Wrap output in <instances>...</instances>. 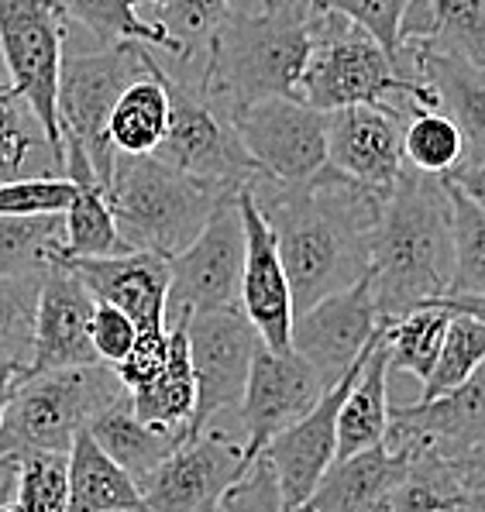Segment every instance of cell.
<instances>
[{
    "label": "cell",
    "mask_w": 485,
    "mask_h": 512,
    "mask_svg": "<svg viewBox=\"0 0 485 512\" xmlns=\"http://www.w3.org/2000/svg\"><path fill=\"white\" fill-rule=\"evenodd\" d=\"M241 272H245V220L238 196L224 203L197 241L169 258L166 327H179L193 313L234 310L241 306Z\"/></svg>",
    "instance_id": "obj_10"
},
{
    "label": "cell",
    "mask_w": 485,
    "mask_h": 512,
    "mask_svg": "<svg viewBox=\"0 0 485 512\" xmlns=\"http://www.w3.org/2000/svg\"><path fill=\"white\" fill-rule=\"evenodd\" d=\"M45 269H49V265H45ZM45 269L4 275V279H0V361L31 365L38 296H42Z\"/></svg>",
    "instance_id": "obj_35"
},
{
    "label": "cell",
    "mask_w": 485,
    "mask_h": 512,
    "mask_svg": "<svg viewBox=\"0 0 485 512\" xmlns=\"http://www.w3.org/2000/svg\"><path fill=\"white\" fill-rule=\"evenodd\" d=\"M166 361H169V327L138 330L135 348L117 365V375H121V382L128 385V392H131V389H138V385H145L148 378L159 375Z\"/></svg>",
    "instance_id": "obj_45"
},
{
    "label": "cell",
    "mask_w": 485,
    "mask_h": 512,
    "mask_svg": "<svg viewBox=\"0 0 485 512\" xmlns=\"http://www.w3.org/2000/svg\"><path fill=\"white\" fill-rule=\"evenodd\" d=\"M76 189L66 176H31L0 183V217L66 214Z\"/></svg>",
    "instance_id": "obj_42"
},
{
    "label": "cell",
    "mask_w": 485,
    "mask_h": 512,
    "mask_svg": "<svg viewBox=\"0 0 485 512\" xmlns=\"http://www.w3.org/2000/svg\"><path fill=\"white\" fill-rule=\"evenodd\" d=\"M11 506L21 512H69V454L42 451L18 458Z\"/></svg>",
    "instance_id": "obj_39"
},
{
    "label": "cell",
    "mask_w": 485,
    "mask_h": 512,
    "mask_svg": "<svg viewBox=\"0 0 485 512\" xmlns=\"http://www.w3.org/2000/svg\"><path fill=\"white\" fill-rule=\"evenodd\" d=\"M296 97L324 114L358 104L400 107L396 97L417 110H437L434 90L420 76L403 73L369 31L334 11L324 14Z\"/></svg>",
    "instance_id": "obj_5"
},
{
    "label": "cell",
    "mask_w": 485,
    "mask_h": 512,
    "mask_svg": "<svg viewBox=\"0 0 485 512\" xmlns=\"http://www.w3.org/2000/svg\"><path fill=\"white\" fill-rule=\"evenodd\" d=\"M25 378H28V365H21V361H0V423H4L7 406H11L14 392L21 389Z\"/></svg>",
    "instance_id": "obj_48"
},
{
    "label": "cell",
    "mask_w": 485,
    "mask_h": 512,
    "mask_svg": "<svg viewBox=\"0 0 485 512\" xmlns=\"http://www.w3.org/2000/svg\"><path fill=\"white\" fill-rule=\"evenodd\" d=\"M66 25L69 18L56 0H0V59L62 155L66 138L59 121V73Z\"/></svg>",
    "instance_id": "obj_8"
},
{
    "label": "cell",
    "mask_w": 485,
    "mask_h": 512,
    "mask_svg": "<svg viewBox=\"0 0 485 512\" xmlns=\"http://www.w3.org/2000/svg\"><path fill=\"white\" fill-rule=\"evenodd\" d=\"M448 327L451 310H441V306H420L400 320H389V368L413 375L424 385L441 358Z\"/></svg>",
    "instance_id": "obj_34"
},
{
    "label": "cell",
    "mask_w": 485,
    "mask_h": 512,
    "mask_svg": "<svg viewBox=\"0 0 485 512\" xmlns=\"http://www.w3.org/2000/svg\"><path fill=\"white\" fill-rule=\"evenodd\" d=\"M135 4H152V7H159V4H166V0H135Z\"/></svg>",
    "instance_id": "obj_52"
},
{
    "label": "cell",
    "mask_w": 485,
    "mask_h": 512,
    "mask_svg": "<svg viewBox=\"0 0 485 512\" xmlns=\"http://www.w3.org/2000/svg\"><path fill=\"white\" fill-rule=\"evenodd\" d=\"M320 4H324L327 11L341 14V18L355 21L358 28L369 31L375 42L386 49L389 59L403 69L400 31H403V21H406V14H410L413 0H320Z\"/></svg>",
    "instance_id": "obj_41"
},
{
    "label": "cell",
    "mask_w": 485,
    "mask_h": 512,
    "mask_svg": "<svg viewBox=\"0 0 485 512\" xmlns=\"http://www.w3.org/2000/svg\"><path fill=\"white\" fill-rule=\"evenodd\" d=\"M62 138H66V179L73 183L76 196L66 214H62V220H66V238H62L59 255H76V258L124 255L131 248L124 244L121 231L114 224L107 186L100 183L97 169H93L90 155H86L80 141L73 135H62Z\"/></svg>",
    "instance_id": "obj_24"
},
{
    "label": "cell",
    "mask_w": 485,
    "mask_h": 512,
    "mask_svg": "<svg viewBox=\"0 0 485 512\" xmlns=\"http://www.w3.org/2000/svg\"><path fill=\"white\" fill-rule=\"evenodd\" d=\"M162 66V62H159ZM162 80L169 90V131L159 145L155 159L169 162L172 169H183L190 176L210 179V183L245 186L262 176V165L245 148L238 128L221 107H214L197 86L176 80L162 66Z\"/></svg>",
    "instance_id": "obj_9"
},
{
    "label": "cell",
    "mask_w": 485,
    "mask_h": 512,
    "mask_svg": "<svg viewBox=\"0 0 485 512\" xmlns=\"http://www.w3.org/2000/svg\"><path fill=\"white\" fill-rule=\"evenodd\" d=\"M169 90L155 49H148V73L121 93L111 114V145L117 155H155L169 131Z\"/></svg>",
    "instance_id": "obj_31"
},
{
    "label": "cell",
    "mask_w": 485,
    "mask_h": 512,
    "mask_svg": "<svg viewBox=\"0 0 485 512\" xmlns=\"http://www.w3.org/2000/svg\"><path fill=\"white\" fill-rule=\"evenodd\" d=\"M238 210L245 220V272H241V310L252 320L265 348L293 351V289L279 255L272 224L258 210L252 186L238 189Z\"/></svg>",
    "instance_id": "obj_19"
},
{
    "label": "cell",
    "mask_w": 485,
    "mask_h": 512,
    "mask_svg": "<svg viewBox=\"0 0 485 512\" xmlns=\"http://www.w3.org/2000/svg\"><path fill=\"white\" fill-rule=\"evenodd\" d=\"M444 183H448L451 214H455V286L451 293L485 296V210L475 207L448 176Z\"/></svg>",
    "instance_id": "obj_40"
},
{
    "label": "cell",
    "mask_w": 485,
    "mask_h": 512,
    "mask_svg": "<svg viewBox=\"0 0 485 512\" xmlns=\"http://www.w3.org/2000/svg\"><path fill=\"white\" fill-rule=\"evenodd\" d=\"M372 296L382 320H400L455 286V214L444 176L406 162L382 200L372 238Z\"/></svg>",
    "instance_id": "obj_2"
},
{
    "label": "cell",
    "mask_w": 485,
    "mask_h": 512,
    "mask_svg": "<svg viewBox=\"0 0 485 512\" xmlns=\"http://www.w3.org/2000/svg\"><path fill=\"white\" fill-rule=\"evenodd\" d=\"M389 320L382 327V337L375 344L372 358L365 361L358 382L351 385L348 399L341 406L338 420V458L365 451V447L386 444L389 433Z\"/></svg>",
    "instance_id": "obj_28"
},
{
    "label": "cell",
    "mask_w": 485,
    "mask_h": 512,
    "mask_svg": "<svg viewBox=\"0 0 485 512\" xmlns=\"http://www.w3.org/2000/svg\"><path fill=\"white\" fill-rule=\"evenodd\" d=\"M69 512H145L142 485L83 430L69 447Z\"/></svg>",
    "instance_id": "obj_26"
},
{
    "label": "cell",
    "mask_w": 485,
    "mask_h": 512,
    "mask_svg": "<svg viewBox=\"0 0 485 512\" xmlns=\"http://www.w3.org/2000/svg\"><path fill=\"white\" fill-rule=\"evenodd\" d=\"M86 430L93 433V440H97L138 485H145L148 478L159 471V464L183 444L179 433L159 430V427H152V423L138 420L135 406H131V392L117 399L114 406H107Z\"/></svg>",
    "instance_id": "obj_30"
},
{
    "label": "cell",
    "mask_w": 485,
    "mask_h": 512,
    "mask_svg": "<svg viewBox=\"0 0 485 512\" xmlns=\"http://www.w3.org/2000/svg\"><path fill=\"white\" fill-rule=\"evenodd\" d=\"M379 327L382 317L372 296V279L365 275L362 282L320 299L293 320V351L307 358L331 389L362 358Z\"/></svg>",
    "instance_id": "obj_16"
},
{
    "label": "cell",
    "mask_w": 485,
    "mask_h": 512,
    "mask_svg": "<svg viewBox=\"0 0 485 512\" xmlns=\"http://www.w3.org/2000/svg\"><path fill=\"white\" fill-rule=\"evenodd\" d=\"M262 172L279 183H310L327 165V114L300 97H269L231 117Z\"/></svg>",
    "instance_id": "obj_13"
},
{
    "label": "cell",
    "mask_w": 485,
    "mask_h": 512,
    "mask_svg": "<svg viewBox=\"0 0 485 512\" xmlns=\"http://www.w3.org/2000/svg\"><path fill=\"white\" fill-rule=\"evenodd\" d=\"M427 306H441V310H451V313H472V317L485 320V296H461V293H451V296H441Z\"/></svg>",
    "instance_id": "obj_49"
},
{
    "label": "cell",
    "mask_w": 485,
    "mask_h": 512,
    "mask_svg": "<svg viewBox=\"0 0 485 512\" xmlns=\"http://www.w3.org/2000/svg\"><path fill=\"white\" fill-rule=\"evenodd\" d=\"M221 512H293L286 509L283 492H279V478L272 471V464L265 461V454H258V461L248 468V475L224 495Z\"/></svg>",
    "instance_id": "obj_43"
},
{
    "label": "cell",
    "mask_w": 485,
    "mask_h": 512,
    "mask_svg": "<svg viewBox=\"0 0 485 512\" xmlns=\"http://www.w3.org/2000/svg\"><path fill=\"white\" fill-rule=\"evenodd\" d=\"M66 238L62 214L42 217H0V279L35 272L56 258Z\"/></svg>",
    "instance_id": "obj_36"
},
{
    "label": "cell",
    "mask_w": 485,
    "mask_h": 512,
    "mask_svg": "<svg viewBox=\"0 0 485 512\" xmlns=\"http://www.w3.org/2000/svg\"><path fill=\"white\" fill-rule=\"evenodd\" d=\"M410 454L375 444L365 451L338 458L320 478L317 492L303 509L307 512H382L396 485L406 478Z\"/></svg>",
    "instance_id": "obj_23"
},
{
    "label": "cell",
    "mask_w": 485,
    "mask_h": 512,
    "mask_svg": "<svg viewBox=\"0 0 485 512\" xmlns=\"http://www.w3.org/2000/svg\"><path fill=\"white\" fill-rule=\"evenodd\" d=\"M31 176H66V155L49 141L0 59V183Z\"/></svg>",
    "instance_id": "obj_25"
},
{
    "label": "cell",
    "mask_w": 485,
    "mask_h": 512,
    "mask_svg": "<svg viewBox=\"0 0 485 512\" xmlns=\"http://www.w3.org/2000/svg\"><path fill=\"white\" fill-rule=\"evenodd\" d=\"M14 471H18V461L0 454V506H11L14 502Z\"/></svg>",
    "instance_id": "obj_50"
},
{
    "label": "cell",
    "mask_w": 485,
    "mask_h": 512,
    "mask_svg": "<svg viewBox=\"0 0 485 512\" xmlns=\"http://www.w3.org/2000/svg\"><path fill=\"white\" fill-rule=\"evenodd\" d=\"M482 361H485V320L472 317V313H451V327H448V337H444L441 358H437L434 372H430V378L424 382L420 403L448 396V392L458 389Z\"/></svg>",
    "instance_id": "obj_38"
},
{
    "label": "cell",
    "mask_w": 485,
    "mask_h": 512,
    "mask_svg": "<svg viewBox=\"0 0 485 512\" xmlns=\"http://www.w3.org/2000/svg\"><path fill=\"white\" fill-rule=\"evenodd\" d=\"M80 279L86 282L97 303H111L124 310L138 324V330H162L166 327V303H169V258L152 251H124L107 258H76L59 255Z\"/></svg>",
    "instance_id": "obj_21"
},
{
    "label": "cell",
    "mask_w": 485,
    "mask_h": 512,
    "mask_svg": "<svg viewBox=\"0 0 485 512\" xmlns=\"http://www.w3.org/2000/svg\"><path fill=\"white\" fill-rule=\"evenodd\" d=\"M145 42L100 45L90 52H66L59 73L62 135H73L90 155L100 183L111 186L117 152L111 145V114L135 80L148 73Z\"/></svg>",
    "instance_id": "obj_7"
},
{
    "label": "cell",
    "mask_w": 485,
    "mask_h": 512,
    "mask_svg": "<svg viewBox=\"0 0 485 512\" xmlns=\"http://www.w3.org/2000/svg\"><path fill=\"white\" fill-rule=\"evenodd\" d=\"M300 512H307V509H300Z\"/></svg>",
    "instance_id": "obj_55"
},
{
    "label": "cell",
    "mask_w": 485,
    "mask_h": 512,
    "mask_svg": "<svg viewBox=\"0 0 485 512\" xmlns=\"http://www.w3.org/2000/svg\"><path fill=\"white\" fill-rule=\"evenodd\" d=\"M451 464H455V471L461 475V482L472 488L475 495H482V499H485V447H479V451L461 454V458H451Z\"/></svg>",
    "instance_id": "obj_47"
},
{
    "label": "cell",
    "mask_w": 485,
    "mask_h": 512,
    "mask_svg": "<svg viewBox=\"0 0 485 512\" xmlns=\"http://www.w3.org/2000/svg\"><path fill=\"white\" fill-rule=\"evenodd\" d=\"M90 337H93V351H97V358L117 368L131 354V348H135L138 324L124 310H117V306L97 303V313H93V324H90Z\"/></svg>",
    "instance_id": "obj_44"
},
{
    "label": "cell",
    "mask_w": 485,
    "mask_h": 512,
    "mask_svg": "<svg viewBox=\"0 0 485 512\" xmlns=\"http://www.w3.org/2000/svg\"><path fill=\"white\" fill-rule=\"evenodd\" d=\"M382 512H482V499L461 482L451 458L420 451L410 454L406 478Z\"/></svg>",
    "instance_id": "obj_32"
},
{
    "label": "cell",
    "mask_w": 485,
    "mask_h": 512,
    "mask_svg": "<svg viewBox=\"0 0 485 512\" xmlns=\"http://www.w3.org/2000/svg\"><path fill=\"white\" fill-rule=\"evenodd\" d=\"M238 189L172 169L155 155H117L107 200L131 251L176 258L197 241L210 217L238 196Z\"/></svg>",
    "instance_id": "obj_4"
},
{
    "label": "cell",
    "mask_w": 485,
    "mask_h": 512,
    "mask_svg": "<svg viewBox=\"0 0 485 512\" xmlns=\"http://www.w3.org/2000/svg\"><path fill=\"white\" fill-rule=\"evenodd\" d=\"M131 406H135L138 420L152 423L159 430L179 433L186 440L193 409H197V378H193L186 324L169 327V361L155 378L131 389Z\"/></svg>",
    "instance_id": "obj_27"
},
{
    "label": "cell",
    "mask_w": 485,
    "mask_h": 512,
    "mask_svg": "<svg viewBox=\"0 0 485 512\" xmlns=\"http://www.w3.org/2000/svg\"><path fill=\"white\" fill-rule=\"evenodd\" d=\"M0 512H21L18 506H0Z\"/></svg>",
    "instance_id": "obj_53"
},
{
    "label": "cell",
    "mask_w": 485,
    "mask_h": 512,
    "mask_svg": "<svg viewBox=\"0 0 485 512\" xmlns=\"http://www.w3.org/2000/svg\"><path fill=\"white\" fill-rule=\"evenodd\" d=\"M403 59H410L413 76L434 90L437 110L461 128L465 162H485V66L424 45H403Z\"/></svg>",
    "instance_id": "obj_22"
},
{
    "label": "cell",
    "mask_w": 485,
    "mask_h": 512,
    "mask_svg": "<svg viewBox=\"0 0 485 512\" xmlns=\"http://www.w3.org/2000/svg\"><path fill=\"white\" fill-rule=\"evenodd\" d=\"M56 4L66 11L69 21H80L100 45L145 42V45H152V49L172 55V59L183 55L176 38H172L159 21H145L142 14H138L135 0H56Z\"/></svg>",
    "instance_id": "obj_33"
},
{
    "label": "cell",
    "mask_w": 485,
    "mask_h": 512,
    "mask_svg": "<svg viewBox=\"0 0 485 512\" xmlns=\"http://www.w3.org/2000/svg\"><path fill=\"white\" fill-rule=\"evenodd\" d=\"M245 440L207 427L183 440L142 485L145 512H221L224 495L248 475Z\"/></svg>",
    "instance_id": "obj_12"
},
{
    "label": "cell",
    "mask_w": 485,
    "mask_h": 512,
    "mask_svg": "<svg viewBox=\"0 0 485 512\" xmlns=\"http://www.w3.org/2000/svg\"><path fill=\"white\" fill-rule=\"evenodd\" d=\"M400 107H344L327 114V162L379 196H389L406 169Z\"/></svg>",
    "instance_id": "obj_17"
},
{
    "label": "cell",
    "mask_w": 485,
    "mask_h": 512,
    "mask_svg": "<svg viewBox=\"0 0 485 512\" xmlns=\"http://www.w3.org/2000/svg\"><path fill=\"white\" fill-rule=\"evenodd\" d=\"M400 42L455 52L485 66V0H413Z\"/></svg>",
    "instance_id": "obj_29"
},
{
    "label": "cell",
    "mask_w": 485,
    "mask_h": 512,
    "mask_svg": "<svg viewBox=\"0 0 485 512\" xmlns=\"http://www.w3.org/2000/svg\"><path fill=\"white\" fill-rule=\"evenodd\" d=\"M448 179L475 203V207L485 210V162H461L458 169L448 172Z\"/></svg>",
    "instance_id": "obj_46"
},
{
    "label": "cell",
    "mask_w": 485,
    "mask_h": 512,
    "mask_svg": "<svg viewBox=\"0 0 485 512\" xmlns=\"http://www.w3.org/2000/svg\"><path fill=\"white\" fill-rule=\"evenodd\" d=\"M479 499H482V495H479ZM482 512H485V499H482Z\"/></svg>",
    "instance_id": "obj_54"
},
{
    "label": "cell",
    "mask_w": 485,
    "mask_h": 512,
    "mask_svg": "<svg viewBox=\"0 0 485 512\" xmlns=\"http://www.w3.org/2000/svg\"><path fill=\"white\" fill-rule=\"evenodd\" d=\"M121 396L128 385L107 361L28 375L0 423V454L11 461L42 451L69 454L73 440Z\"/></svg>",
    "instance_id": "obj_6"
},
{
    "label": "cell",
    "mask_w": 485,
    "mask_h": 512,
    "mask_svg": "<svg viewBox=\"0 0 485 512\" xmlns=\"http://www.w3.org/2000/svg\"><path fill=\"white\" fill-rule=\"evenodd\" d=\"M327 7L320 0H265L262 11L231 7L203 62L200 93L234 117L269 97H296Z\"/></svg>",
    "instance_id": "obj_3"
},
{
    "label": "cell",
    "mask_w": 485,
    "mask_h": 512,
    "mask_svg": "<svg viewBox=\"0 0 485 512\" xmlns=\"http://www.w3.org/2000/svg\"><path fill=\"white\" fill-rule=\"evenodd\" d=\"M403 155L413 169L448 176L465 162V135L444 110H417L403 128Z\"/></svg>",
    "instance_id": "obj_37"
},
{
    "label": "cell",
    "mask_w": 485,
    "mask_h": 512,
    "mask_svg": "<svg viewBox=\"0 0 485 512\" xmlns=\"http://www.w3.org/2000/svg\"><path fill=\"white\" fill-rule=\"evenodd\" d=\"M186 337H190L193 378H197V409L186 430L190 440L207 427H217L221 416L238 413L262 337L241 306L193 313L186 320Z\"/></svg>",
    "instance_id": "obj_11"
},
{
    "label": "cell",
    "mask_w": 485,
    "mask_h": 512,
    "mask_svg": "<svg viewBox=\"0 0 485 512\" xmlns=\"http://www.w3.org/2000/svg\"><path fill=\"white\" fill-rule=\"evenodd\" d=\"M207 4H214V7H231V0H207Z\"/></svg>",
    "instance_id": "obj_51"
},
{
    "label": "cell",
    "mask_w": 485,
    "mask_h": 512,
    "mask_svg": "<svg viewBox=\"0 0 485 512\" xmlns=\"http://www.w3.org/2000/svg\"><path fill=\"white\" fill-rule=\"evenodd\" d=\"M93 313H97V296L66 262L52 258L45 269L42 296H38L35 351H31L28 375L97 365L100 358L90 337Z\"/></svg>",
    "instance_id": "obj_20"
},
{
    "label": "cell",
    "mask_w": 485,
    "mask_h": 512,
    "mask_svg": "<svg viewBox=\"0 0 485 512\" xmlns=\"http://www.w3.org/2000/svg\"><path fill=\"white\" fill-rule=\"evenodd\" d=\"M386 444L400 454L434 451L441 458L485 447V361L448 396L389 409Z\"/></svg>",
    "instance_id": "obj_18"
},
{
    "label": "cell",
    "mask_w": 485,
    "mask_h": 512,
    "mask_svg": "<svg viewBox=\"0 0 485 512\" xmlns=\"http://www.w3.org/2000/svg\"><path fill=\"white\" fill-rule=\"evenodd\" d=\"M382 327H386V320H382ZM382 327H379V334L372 337L369 348L362 351V358L341 375V382L331 385L303 420H296L293 427H286L276 440H269V447L262 451L265 461L272 464V471H276V478H279V492H283L286 509L300 512L307 506L310 495L317 492L320 478H324L327 468L338 461L341 406H344V399H348L351 385H355L358 375H362L365 361L372 358L375 344H379V337H382Z\"/></svg>",
    "instance_id": "obj_14"
},
{
    "label": "cell",
    "mask_w": 485,
    "mask_h": 512,
    "mask_svg": "<svg viewBox=\"0 0 485 512\" xmlns=\"http://www.w3.org/2000/svg\"><path fill=\"white\" fill-rule=\"evenodd\" d=\"M324 392V378L314 372L307 358H300L296 351H272L262 344L255 351L245 399L234 413L241 423L248 461L255 464L258 454L269 447V440H276L286 427L303 420Z\"/></svg>",
    "instance_id": "obj_15"
},
{
    "label": "cell",
    "mask_w": 485,
    "mask_h": 512,
    "mask_svg": "<svg viewBox=\"0 0 485 512\" xmlns=\"http://www.w3.org/2000/svg\"><path fill=\"white\" fill-rule=\"evenodd\" d=\"M248 186L276 231L296 317L369 275L386 196L348 179L331 162L310 183H279L262 172Z\"/></svg>",
    "instance_id": "obj_1"
}]
</instances>
